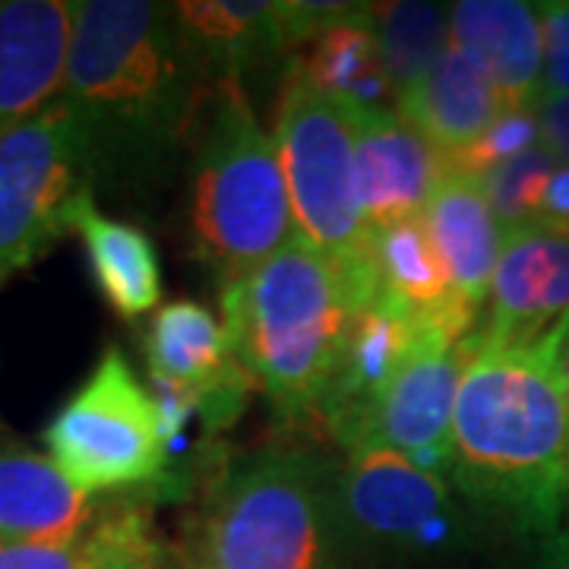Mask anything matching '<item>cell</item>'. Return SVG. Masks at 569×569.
<instances>
[{
  "label": "cell",
  "instance_id": "83f0119b",
  "mask_svg": "<svg viewBox=\"0 0 569 569\" xmlns=\"http://www.w3.org/2000/svg\"><path fill=\"white\" fill-rule=\"evenodd\" d=\"M0 569H89L80 541L73 545H20L0 541Z\"/></svg>",
  "mask_w": 569,
  "mask_h": 569
},
{
  "label": "cell",
  "instance_id": "ffe728a7",
  "mask_svg": "<svg viewBox=\"0 0 569 569\" xmlns=\"http://www.w3.org/2000/svg\"><path fill=\"white\" fill-rule=\"evenodd\" d=\"M367 257L377 291L421 323H440L471 336L478 313L452 291L449 272L421 219L367 231Z\"/></svg>",
  "mask_w": 569,
  "mask_h": 569
},
{
  "label": "cell",
  "instance_id": "8992f818",
  "mask_svg": "<svg viewBox=\"0 0 569 569\" xmlns=\"http://www.w3.org/2000/svg\"><path fill=\"white\" fill-rule=\"evenodd\" d=\"M471 509L399 452H355L342 466V516L358 569H443L471 548Z\"/></svg>",
  "mask_w": 569,
  "mask_h": 569
},
{
  "label": "cell",
  "instance_id": "7c38bea8",
  "mask_svg": "<svg viewBox=\"0 0 569 569\" xmlns=\"http://www.w3.org/2000/svg\"><path fill=\"white\" fill-rule=\"evenodd\" d=\"M355 168L367 231L421 219L449 171L447 156L396 108H358Z\"/></svg>",
  "mask_w": 569,
  "mask_h": 569
},
{
  "label": "cell",
  "instance_id": "603a6c76",
  "mask_svg": "<svg viewBox=\"0 0 569 569\" xmlns=\"http://www.w3.org/2000/svg\"><path fill=\"white\" fill-rule=\"evenodd\" d=\"M73 231L86 244L92 279L121 320H137L162 301V266L152 241L137 224L108 219L96 209V193L77 206Z\"/></svg>",
  "mask_w": 569,
  "mask_h": 569
},
{
  "label": "cell",
  "instance_id": "5bb4252c",
  "mask_svg": "<svg viewBox=\"0 0 569 569\" xmlns=\"http://www.w3.org/2000/svg\"><path fill=\"white\" fill-rule=\"evenodd\" d=\"M418 329L421 320H415L408 310L387 301L383 295L355 310L332 383L317 411V421L342 449L373 402L402 370L418 342Z\"/></svg>",
  "mask_w": 569,
  "mask_h": 569
},
{
  "label": "cell",
  "instance_id": "7402d4cb",
  "mask_svg": "<svg viewBox=\"0 0 569 569\" xmlns=\"http://www.w3.org/2000/svg\"><path fill=\"white\" fill-rule=\"evenodd\" d=\"M288 70L317 92L355 108H389V102L396 108V89L383 67L373 26V3H358L355 13L320 32Z\"/></svg>",
  "mask_w": 569,
  "mask_h": 569
},
{
  "label": "cell",
  "instance_id": "4316f807",
  "mask_svg": "<svg viewBox=\"0 0 569 569\" xmlns=\"http://www.w3.org/2000/svg\"><path fill=\"white\" fill-rule=\"evenodd\" d=\"M538 13L545 39L541 96H569V0L538 3Z\"/></svg>",
  "mask_w": 569,
  "mask_h": 569
},
{
  "label": "cell",
  "instance_id": "ba28073f",
  "mask_svg": "<svg viewBox=\"0 0 569 569\" xmlns=\"http://www.w3.org/2000/svg\"><path fill=\"white\" fill-rule=\"evenodd\" d=\"M89 193L92 152L63 99L0 140V288L73 234L77 206Z\"/></svg>",
  "mask_w": 569,
  "mask_h": 569
},
{
  "label": "cell",
  "instance_id": "1f68e13d",
  "mask_svg": "<svg viewBox=\"0 0 569 569\" xmlns=\"http://www.w3.org/2000/svg\"><path fill=\"white\" fill-rule=\"evenodd\" d=\"M156 569H190V563H187V557H183V550H168V557H164L162 563Z\"/></svg>",
  "mask_w": 569,
  "mask_h": 569
},
{
  "label": "cell",
  "instance_id": "52a82bcc",
  "mask_svg": "<svg viewBox=\"0 0 569 569\" xmlns=\"http://www.w3.org/2000/svg\"><path fill=\"white\" fill-rule=\"evenodd\" d=\"M358 108L317 92L288 70L276 111V149L298 234L332 263H351L367 244L355 168Z\"/></svg>",
  "mask_w": 569,
  "mask_h": 569
},
{
  "label": "cell",
  "instance_id": "3957f363",
  "mask_svg": "<svg viewBox=\"0 0 569 569\" xmlns=\"http://www.w3.org/2000/svg\"><path fill=\"white\" fill-rule=\"evenodd\" d=\"M190 569H358L342 516V466L266 449L231 466L190 519Z\"/></svg>",
  "mask_w": 569,
  "mask_h": 569
},
{
  "label": "cell",
  "instance_id": "f546056e",
  "mask_svg": "<svg viewBox=\"0 0 569 569\" xmlns=\"http://www.w3.org/2000/svg\"><path fill=\"white\" fill-rule=\"evenodd\" d=\"M535 228H545L553 234H569V164H557L548 190H545L541 209H538Z\"/></svg>",
  "mask_w": 569,
  "mask_h": 569
},
{
  "label": "cell",
  "instance_id": "ac0fdd59",
  "mask_svg": "<svg viewBox=\"0 0 569 569\" xmlns=\"http://www.w3.org/2000/svg\"><path fill=\"white\" fill-rule=\"evenodd\" d=\"M92 516V497L51 459L29 449L0 452V541L73 545Z\"/></svg>",
  "mask_w": 569,
  "mask_h": 569
},
{
  "label": "cell",
  "instance_id": "44dd1931",
  "mask_svg": "<svg viewBox=\"0 0 569 569\" xmlns=\"http://www.w3.org/2000/svg\"><path fill=\"white\" fill-rule=\"evenodd\" d=\"M146 365L156 387L187 392H209L244 370L224 323L200 301H174L152 317Z\"/></svg>",
  "mask_w": 569,
  "mask_h": 569
},
{
  "label": "cell",
  "instance_id": "e0dca14e",
  "mask_svg": "<svg viewBox=\"0 0 569 569\" xmlns=\"http://www.w3.org/2000/svg\"><path fill=\"white\" fill-rule=\"evenodd\" d=\"M421 222L447 266L456 298L478 313L488 305L493 272L507 241V231L497 222L478 178L447 171V178L437 183Z\"/></svg>",
  "mask_w": 569,
  "mask_h": 569
},
{
  "label": "cell",
  "instance_id": "d6a6232c",
  "mask_svg": "<svg viewBox=\"0 0 569 569\" xmlns=\"http://www.w3.org/2000/svg\"><path fill=\"white\" fill-rule=\"evenodd\" d=\"M560 380H563V396H567V408H569V342L563 348V358H560Z\"/></svg>",
  "mask_w": 569,
  "mask_h": 569
},
{
  "label": "cell",
  "instance_id": "4fadbf2b",
  "mask_svg": "<svg viewBox=\"0 0 569 569\" xmlns=\"http://www.w3.org/2000/svg\"><path fill=\"white\" fill-rule=\"evenodd\" d=\"M77 3H0V140L58 102L67 82Z\"/></svg>",
  "mask_w": 569,
  "mask_h": 569
},
{
  "label": "cell",
  "instance_id": "5b68a950",
  "mask_svg": "<svg viewBox=\"0 0 569 569\" xmlns=\"http://www.w3.org/2000/svg\"><path fill=\"white\" fill-rule=\"evenodd\" d=\"M193 140V253L228 288L298 238L291 193L244 82H212Z\"/></svg>",
  "mask_w": 569,
  "mask_h": 569
},
{
  "label": "cell",
  "instance_id": "2e32d148",
  "mask_svg": "<svg viewBox=\"0 0 569 569\" xmlns=\"http://www.w3.org/2000/svg\"><path fill=\"white\" fill-rule=\"evenodd\" d=\"M171 13L209 82H244L247 73L288 58L279 3L181 0Z\"/></svg>",
  "mask_w": 569,
  "mask_h": 569
},
{
  "label": "cell",
  "instance_id": "9c48e42d",
  "mask_svg": "<svg viewBox=\"0 0 569 569\" xmlns=\"http://www.w3.org/2000/svg\"><path fill=\"white\" fill-rule=\"evenodd\" d=\"M51 462L92 493L156 485L164 471L156 396L140 387L121 348H108L44 427Z\"/></svg>",
  "mask_w": 569,
  "mask_h": 569
},
{
  "label": "cell",
  "instance_id": "d4e9b609",
  "mask_svg": "<svg viewBox=\"0 0 569 569\" xmlns=\"http://www.w3.org/2000/svg\"><path fill=\"white\" fill-rule=\"evenodd\" d=\"M557 164L560 162L553 159V152L541 142V146H535L529 152L490 168L488 174L478 178L497 222L507 234L522 231V228H535L538 209H541L545 190H548Z\"/></svg>",
  "mask_w": 569,
  "mask_h": 569
},
{
  "label": "cell",
  "instance_id": "30bf717a",
  "mask_svg": "<svg viewBox=\"0 0 569 569\" xmlns=\"http://www.w3.org/2000/svg\"><path fill=\"white\" fill-rule=\"evenodd\" d=\"M468 339L447 326L421 323L402 370L346 443L348 456L370 449L399 452L449 481V430L471 358Z\"/></svg>",
  "mask_w": 569,
  "mask_h": 569
},
{
  "label": "cell",
  "instance_id": "6da1fadb",
  "mask_svg": "<svg viewBox=\"0 0 569 569\" xmlns=\"http://www.w3.org/2000/svg\"><path fill=\"white\" fill-rule=\"evenodd\" d=\"M209 89L171 3H77L61 99L89 140L96 183L152 187L193 140Z\"/></svg>",
  "mask_w": 569,
  "mask_h": 569
},
{
  "label": "cell",
  "instance_id": "484cf974",
  "mask_svg": "<svg viewBox=\"0 0 569 569\" xmlns=\"http://www.w3.org/2000/svg\"><path fill=\"white\" fill-rule=\"evenodd\" d=\"M535 146H541V123L535 108H509L503 111L497 123L478 142H471L468 149L449 156V171H459L468 178H481L490 168L509 162L522 152H529Z\"/></svg>",
  "mask_w": 569,
  "mask_h": 569
},
{
  "label": "cell",
  "instance_id": "9a60e30c",
  "mask_svg": "<svg viewBox=\"0 0 569 569\" xmlns=\"http://www.w3.org/2000/svg\"><path fill=\"white\" fill-rule=\"evenodd\" d=\"M449 32L452 44L493 80L509 108H535L545 67L538 3L462 0L449 7Z\"/></svg>",
  "mask_w": 569,
  "mask_h": 569
},
{
  "label": "cell",
  "instance_id": "7a4b0ae2",
  "mask_svg": "<svg viewBox=\"0 0 569 569\" xmlns=\"http://www.w3.org/2000/svg\"><path fill=\"white\" fill-rule=\"evenodd\" d=\"M449 430V485L481 519L526 538L560 531L569 509L563 342L493 346L471 332Z\"/></svg>",
  "mask_w": 569,
  "mask_h": 569
},
{
  "label": "cell",
  "instance_id": "d6986e66",
  "mask_svg": "<svg viewBox=\"0 0 569 569\" xmlns=\"http://www.w3.org/2000/svg\"><path fill=\"white\" fill-rule=\"evenodd\" d=\"M396 111L449 159L481 140L509 104L488 73L452 44L425 80L396 99Z\"/></svg>",
  "mask_w": 569,
  "mask_h": 569
},
{
  "label": "cell",
  "instance_id": "277c9868",
  "mask_svg": "<svg viewBox=\"0 0 569 569\" xmlns=\"http://www.w3.org/2000/svg\"><path fill=\"white\" fill-rule=\"evenodd\" d=\"M355 310L346 272L301 234L222 288L234 358L284 418L317 421Z\"/></svg>",
  "mask_w": 569,
  "mask_h": 569
},
{
  "label": "cell",
  "instance_id": "4dcf8cb0",
  "mask_svg": "<svg viewBox=\"0 0 569 569\" xmlns=\"http://www.w3.org/2000/svg\"><path fill=\"white\" fill-rule=\"evenodd\" d=\"M531 569H569V531H557L545 538Z\"/></svg>",
  "mask_w": 569,
  "mask_h": 569
},
{
  "label": "cell",
  "instance_id": "f1b7e54d",
  "mask_svg": "<svg viewBox=\"0 0 569 569\" xmlns=\"http://www.w3.org/2000/svg\"><path fill=\"white\" fill-rule=\"evenodd\" d=\"M535 114L541 123V142L557 162L569 164V96H541L535 102Z\"/></svg>",
  "mask_w": 569,
  "mask_h": 569
},
{
  "label": "cell",
  "instance_id": "cb8c5ba5",
  "mask_svg": "<svg viewBox=\"0 0 569 569\" xmlns=\"http://www.w3.org/2000/svg\"><path fill=\"white\" fill-rule=\"evenodd\" d=\"M373 26L396 99L411 92L452 48L449 7L443 3H373Z\"/></svg>",
  "mask_w": 569,
  "mask_h": 569
},
{
  "label": "cell",
  "instance_id": "8fae6325",
  "mask_svg": "<svg viewBox=\"0 0 569 569\" xmlns=\"http://www.w3.org/2000/svg\"><path fill=\"white\" fill-rule=\"evenodd\" d=\"M475 332L493 346L569 339V234L545 228L507 234L490 284L488 320Z\"/></svg>",
  "mask_w": 569,
  "mask_h": 569
}]
</instances>
